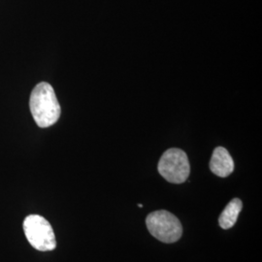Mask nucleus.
Masks as SVG:
<instances>
[{
    "mask_svg": "<svg viewBox=\"0 0 262 262\" xmlns=\"http://www.w3.org/2000/svg\"><path fill=\"white\" fill-rule=\"evenodd\" d=\"M30 112L39 127L47 128L56 123L60 117V105L53 86L46 82L35 85L29 98Z\"/></svg>",
    "mask_w": 262,
    "mask_h": 262,
    "instance_id": "f257e3e1",
    "label": "nucleus"
},
{
    "mask_svg": "<svg viewBox=\"0 0 262 262\" xmlns=\"http://www.w3.org/2000/svg\"><path fill=\"white\" fill-rule=\"evenodd\" d=\"M23 227L28 242L35 250L50 252L56 249V235L54 229L42 215H28L24 221Z\"/></svg>",
    "mask_w": 262,
    "mask_h": 262,
    "instance_id": "f03ea898",
    "label": "nucleus"
},
{
    "mask_svg": "<svg viewBox=\"0 0 262 262\" xmlns=\"http://www.w3.org/2000/svg\"><path fill=\"white\" fill-rule=\"evenodd\" d=\"M146 225L150 234L163 243H175L183 235V226L178 217L165 210L149 214Z\"/></svg>",
    "mask_w": 262,
    "mask_h": 262,
    "instance_id": "7ed1b4c3",
    "label": "nucleus"
},
{
    "mask_svg": "<svg viewBox=\"0 0 262 262\" xmlns=\"http://www.w3.org/2000/svg\"><path fill=\"white\" fill-rule=\"evenodd\" d=\"M159 174L172 184H183L190 173V165L187 154L180 149L166 150L159 162Z\"/></svg>",
    "mask_w": 262,
    "mask_h": 262,
    "instance_id": "20e7f679",
    "label": "nucleus"
},
{
    "mask_svg": "<svg viewBox=\"0 0 262 262\" xmlns=\"http://www.w3.org/2000/svg\"><path fill=\"white\" fill-rule=\"evenodd\" d=\"M210 170L217 177H228L234 170V161L228 150L217 147L215 148L210 161Z\"/></svg>",
    "mask_w": 262,
    "mask_h": 262,
    "instance_id": "39448f33",
    "label": "nucleus"
},
{
    "mask_svg": "<svg viewBox=\"0 0 262 262\" xmlns=\"http://www.w3.org/2000/svg\"><path fill=\"white\" fill-rule=\"evenodd\" d=\"M243 203L239 198L232 199L225 208L219 217V225L223 229H230L234 226L240 212L242 211Z\"/></svg>",
    "mask_w": 262,
    "mask_h": 262,
    "instance_id": "423d86ee",
    "label": "nucleus"
},
{
    "mask_svg": "<svg viewBox=\"0 0 262 262\" xmlns=\"http://www.w3.org/2000/svg\"><path fill=\"white\" fill-rule=\"evenodd\" d=\"M138 206L140 207V208H142V207H143V204H138Z\"/></svg>",
    "mask_w": 262,
    "mask_h": 262,
    "instance_id": "0eeeda50",
    "label": "nucleus"
}]
</instances>
